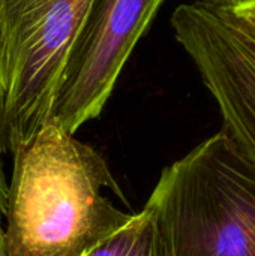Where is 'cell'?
Listing matches in <instances>:
<instances>
[{
  "mask_svg": "<svg viewBox=\"0 0 255 256\" xmlns=\"http://www.w3.org/2000/svg\"><path fill=\"white\" fill-rule=\"evenodd\" d=\"M125 196L105 159L54 123L14 153L8 204L11 256H81L134 214L102 190Z\"/></svg>",
  "mask_w": 255,
  "mask_h": 256,
  "instance_id": "1",
  "label": "cell"
},
{
  "mask_svg": "<svg viewBox=\"0 0 255 256\" xmlns=\"http://www.w3.org/2000/svg\"><path fill=\"white\" fill-rule=\"evenodd\" d=\"M149 202L168 256H255V165L224 129L167 166Z\"/></svg>",
  "mask_w": 255,
  "mask_h": 256,
  "instance_id": "2",
  "label": "cell"
},
{
  "mask_svg": "<svg viewBox=\"0 0 255 256\" xmlns=\"http://www.w3.org/2000/svg\"><path fill=\"white\" fill-rule=\"evenodd\" d=\"M93 0H0L5 102L0 152L15 153L50 120L74 42Z\"/></svg>",
  "mask_w": 255,
  "mask_h": 256,
  "instance_id": "3",
  "label": "cell"
},
{
  "mask_svg": "<svg viewBox=\"0 0 255 256\" xmlns=\"http://www.w3.org/2000/svg\"><path fill=\"white\" fill-rule=\"evenodd\" d=\"M171 26L221 111L222 129L255 165V32L219 2L183 3Z\"/></svg>",
  "mask_w": 255,
  "mask_h": 256,
  "instance_id": "4",
  "label": "cell"
},
{
  "mask_svg": "<svg viewBox=\"0 0 255 256\" xmlns=\"http://www.w3.org/2000/svg\"><path fill=\"white\" fill-rule=\"evenodd\" d=\"M164 0H93L71 50L48 123L75 134L96 118Z\"/></svg>",
  "mask_w": 255,
  "mask_h": 256,
  "instance_id": "5",
  "label": "cell"
},
{
  "mask_svg": "<svg viewBox=\"0 0 255 256\" xmlns=\"http://www.w3.org/2000/svg\"><path fill=\"white\" fill-rule=\"evenodd\" d=\"M81 256H168L153 206L147 201L125 226Z\"/></svg>",
  "mask_w": 255,
  "mask_h": 256,
  "instance_id": "6",
  "label": "cell"
},
{
  "mask_svg": "<svg viewBox=\"0 0 255 256\" xmlns=\"http://www.w3.org/2000/svg\"><path fill=\"white\" fill-rule=\"evenodd\" d=\"M8 204H9V184L6 182L3 164L0 160V256H11L8 248L6 230L3 228V220L8 216Z\"/></svg>",
  "mask_w": 255,
  "mask_h": 256,
  "instance_id": "7",
  "label": "cell"
},
{
  "mask_svg": "<svg viewBox=\"0 0 255 256\" xmlns=\"http://www.w3.org/2000/svg\"><path fill=\"white\" fill-rule=\"evenodd\" d=\"M237 15L255 32V0H243L231 4Z\"/></svg>",
  "mask_w": 255,
  "mask_h": 256,
  "instance_id": "8",
  "label": "cell"
},
{
  "mask_svg": "<svg viewBox=\"0 0 255 256\" xmlns=\"http://www.w3.org/2000/svg\"><path fill=\"white\" fill-rule=\"evenodd\" d=\"M3 102H5V82H3V64H2V56H0V118L3 112Z\"/></svg>",
  "mask_w": 255,
  "mask_h": 256,
  "instance_id": "9",
  "label": "cell"
},
{
  "mask_svg": "<svg viewBox=\"0 0 255 256\" xmlns=\"http://www.w3.org/2000/svg\"><path fill=\"white\" fill-rule=\"evenodd\" d=\"M210 2H219V3H230V4H234V3H239V2H243V0H210Z\"/></svg>",
  "mask_w": 255,
  "mask_h": 256,
  "instance_id": "10",
  "label": "cell"
}]
</instances>
